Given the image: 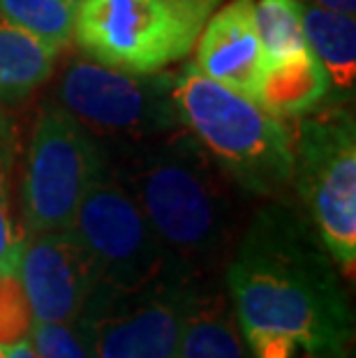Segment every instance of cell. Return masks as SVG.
I'll return each mask as SVG.
<instances>
[{
  "instance_id": "ffe728a7",
  "label": "cell",
  "mask_w": 356,
  "mask_h": 358,
  "mask_svg": "<svg viewBox=\"0 0 356 358\" xmlns=\"http://www.w3.org/2000/svg\"><path fill=\"white\" fill-rule=\"evenodd\" d=\"M28 340L40 358H90L72 324H51L33 319Z\"/></svg>"
},
{
  "instance_id": "ac0fdd59",
  "label": "cell",
  "mask_w": 356,
  "mask_h": 358,
  "mask_svg": "<svg viewBox=\"0 0 356 358\" xmlns=\"http://www.w3.org/2000/svg\"><path fill=\"white\" fill-rule=\"evenodd\" d=\"M255 26L269 60L306 47L301 0H255Z\"/></svg>"
},
{
  "instance_id": "8992f818",
  "label": "cell",
  "mask_w": 356,
  "mask_h": 358,
  "mask_svg": "<svg viewBox=\"0 0 356 358\" xmlns=\"http://www.w3.org/2000/svg\"><path fill=\"white\" fill-rule=\"evenodd\" d=\"M197 278L173 268L137 289L97 285L72 326L90 358H173Z\"/></svg>"
},
{
  "instance_id": "2e32d148",
  "label": "cell",
  "mask_w": 356,
  "mask_h": 358,
  "mask_svg": "<svg viewBox=\"0 0 356 358\" xmlns=\"http://www.w3.org/2000/svg\"><path fill=\"white\" fill-rule=\"evenodd\" d=\"M19 157V123L0 104V273H17L26 234L14 215V171Z\"/></svg>"
},
{
  "instance_id": "5bb4252c",
  "label": "cell",
  "mask_w": 356,
  "mask_h": 358,
  "mask_svg": "<svg viewBox=\"0 0 356 358\" xmlns=\"http://www.w3.org/2000/svg\"><path fill=\"white\" fill-rule=\"evenodd\" d=\"M306 47L329 77L327 104L350 106L356 90V21L350 14L303 5Z\"/></svg>"
},
{
  "instance_id": "44dd1931",
  "label": "cell",
  "mask_w": 356,
  "mask_h": 358,
  "mask_svg": "<svg viewBox=\"0 0 356 358\" xmlns=\"http://www.w3.org/2000/svg\"><path fill=\"white\" fill-rule=\"evenodd\" d=\"M301 3L324 7V10L340 12V14H350V17H354V12H356V0H301Z\"/></svg>"
},
{
  "instance_id": "52a82bcc",
  "label": "cell",
  "mask_w": 356,
  "mask_h": 358,
  "mask_svg": "<svg viewBox=\"0 0 356 358\" xmlns=\"http://www.w3.org/2000/svg\"><path fill=\"white\" fill-rule=\"evenodd\" d=\"M24 164L21 210L28 236L70 229L83 194L107 169V153L77 118L47 100L37 109Z\"/></svg>"
},
{
  "instance_id": "8fae6325",
  "label": "cell",
  "mask_w": 356,
  "mask_h": 358,
  "mask_svg": "<svg viewBox=\"0 0 356 358\" xmlns=\"http://www.w3.org/2000/svg\"><path fill=\"white\" fill-rule=\"evenodd\" d=\"M194 67L208 79L255 97L266 53L255 26V0H227L208 14L194 44Z\"/></svg>"
},
{
  "instance_id": "d6986e66",
  "label": "cell",
  "mask_w": 356,
  "mask_h": 358,
  "mask_svg": "<svg viewBox=\"0 0 356 358\" xmlns=\"http://www.w3.org/2000/svg\"><path fill=\"white\" fill-rule=\"evenodd\" d=\"M33 326L26 292L17 273H0V347H12L28 340Z\"/></svg>"
},
{
  "instance_id": "277c9868",
  "label": "cell",
  "mask_w": 356,
  "mask_h": 358,
  "mask_svg": "<svg viewBox=\"0 0 356 358\" xmlns=\"http://www.w3.org/2000/svg\"><path fill=\"white\" fill-rule=\"evenodd\" d=\"M292 187L303 215L345 278L356 273V120L352 106L324 104L294 118Z\"/></svg>"
},
{
  "instance_id": "7402d4cb",
  "label": "cell",
  "mask_w": 356,
  "mask_h": 358,
  "mask_svg": "<svg viewBox=\"0 0 356 358\" xmlns=\"http://www.w3.org/2000/svg\"><path fill=\"white\" fill-rule=\"evenodd\" d=\"M5 354H7V358H40L33 349V345H30V340H24L12 347H5Z\"/></svg>"
},
{
  "instance_id": "9a60e30c",
  "label": "cell",
  "mask_w": 356,
  "mask_h": 358,
  "mask_svg": "<svg viewBox=\"0 0 356 358\" xmlns=\"http://www.w3.org/2000/svg\"><path fill=\"white\" fill-rule=\"evenodd\" d=\"M60 51L0 21V104L21 102L56 72Z\"/></svg>"
},
{
  "instance_id": "d4e9b609",
  "label": "cell",
  "mask_w": 356,
  "mask_h": 358,
  "mask_svg": "<svg viewBox=\"0 0 356 358\" xmlns=\"http://www.w3.org/2000/svg\"><path fill=\"white\" fill-rule=\"evenodd\" d=\"M208 3H215V5H220V0H208Z\"/></svg>"
},
{
  "instance_id": "7a4b0ae2",
  "label": "cell",
  "mask_w": 356,
  "mask_h": 358,
  "mask_svg": "<svg viewBox=\"0 0 356 358\" xmlns=\"http://www.w3.org/2000/svg\"><path fill=\"white\" fill-rule=\"evenodd\" d=\"M102 146L109 173L130 192L180 266L206 275L232 255L241 234L236 187L183 125Z\"/></svg>"
},
{
  "instance_id": "30bf717a",
  "label": "cell",
  "mask_w": 356,
  "mask_h": 358,
  "mask_svg": "<svg viewBox=\"0 0 356 358\" xmlns=\"http://www.w3.org/2000/svg\"><path fill=\"white\" fill-rule=\"evenodd\" d=\"M17 278L35 322L72 324L97 287V268L72 229L28 234Z\"/></svg>"
},
{
  "instance_id": "9c48e42d",
  "label": "cell",
  "mask_w": 356,
  "mask_h": 358,
  "mask_svg": "<svg viewBox=\"0 0 356 358\" xmlns=\"http://www.w3.org/2000/svg\"><path fill=\"white\" fill-rule=\"evenodd\" d=\"M70 229L93 259L97 285L137 289L173 268H185L162 245L137 201L109 169L83 194Z\"/></svg>"
},
{
  "instance_id": "4fadbf2b",
  "label": "cell",
  "mask_w": 356,
  "mask_h": 358,
  "mask_svg": "<svg viewBox=\"0 0 356 358\" xmlns=\"http://www.w3.org/2000/svg\"><path fill=\"white\" fill-rule=\"evenodd\" d=\"M329 97V77L308 47L283 58H266L252 100L280 120H294L320 109Z\"/></svg>"
},
{
  "instance_id": "ba28073f",
  "label": "cell",
  "mask_w": 356,
  "mask_h": 358,
  "mask_svg": "<svg viewBox=\"0 0 356 358\" xmlns=\"http://www.w3.org/2000/svg\"><path fill=\"white\" fill-rule=\"evenodd\" d=\"M56 102L102 143L139 141L180 127L173 72H125L86 56L67 60Z\"/></svg>"
},
{
  "instance_id": "6da1fadb",
  "label": "cell",
  "mask_w": 356,
  "mask_h": 358,
  "mask_svg": "<svg viewBox=\"0 0 356 358\" xmlns=\"http://www.w3.org/2000/svg\"><path fill=\"white\" fill-rule=\"evenodd\" d=\"M227 292L252 358H354V315L338 266L287 201L269 199L241 229Z\"/></svg>"
},
{
  "instance_id": "7c38bea8",
  "label": "cell",
  "mask_w": 356,
  "mask_h": 358,
  "mask_svg": "<svg viewBox=\"0 0 356 358\" xmlns=\"http://www.w3.org/2000/svg\"><path fill=\"white\" fill-rule=\"evenodd\" d=\"M173 358H252L229 296L204 278L192 285Z\"/></svg>"
},
{
  "instance_id": "cb8c5ba5",
  "label": "cell",
  "mask_w": 356,
  "mask_h": 358,
  "mask_svg": "<svg viewBox=\"0 0 356 358\" xmlns=\"http://www.w3.org/2000/svg\"><path fill=\"white\" fill-rule=\"evenodd\" d=\"M65 3H72V5H77V3H79V0H65Z\"/></svg>"
},
{
  "instance_id": "603a6c76",
  "label": "cell",
  "mask_w": 356,
  "mask_h": 358,
  "mask_svg": "<svg viewBox=\"0 0 356 358\" xmlns=\"http://www.w3.org/2000/svg\"><path fill=\"white\" fill-rule=\"evenodd\" d=\"M0 358H7V354H5V347H0Z\"/></svg>"
},
{
  "instance_id": "3957f363",
  "label": "cell",
  "mask_w": 356,
  "mask_h": 358,
  "mask_svg": "<svg viewBox=\"0 0 356 358\" xmlns=\"http://www.w3.org/2000/svg\"><path fill=\"white\" fill-rule=\"evenodd\" d=\"M178 120L238 192L280 199L292 187V134L287 120L252 97L222 86L194 63L173 72Z\"/></svg>"
},
{
  "instance_id": "5b68a950",
  "label": "cell",
  "mask_w": 356,
  "mask_h": 358,
  "mask_svg": "<svg viewBox=\"0 0 356 358\" xmlns=\"http://www.w3.org/2000/svg\"><path fill=\"white\" fill-rule=\"evenodd\" d=\"M215 7L208 0H79L72 40L100 65L153 74L190 56Z\"/></svg>"
},
{
  "instance_id": "e0dca14e",
  "label": "cell",
  "mask_w": 356,
  "mask_h": 358,
  "mask_svg": "<svg viewBox=\"0 0 356 358\" xmlns=\"http://www.w3.org/2000/svg\"><path fill=\"white\" fill-rule=\"evenodd\" d=\"M74 10L65 0H0V21L63 51L72 42Z\"/></svg>"
}]
</instances>
